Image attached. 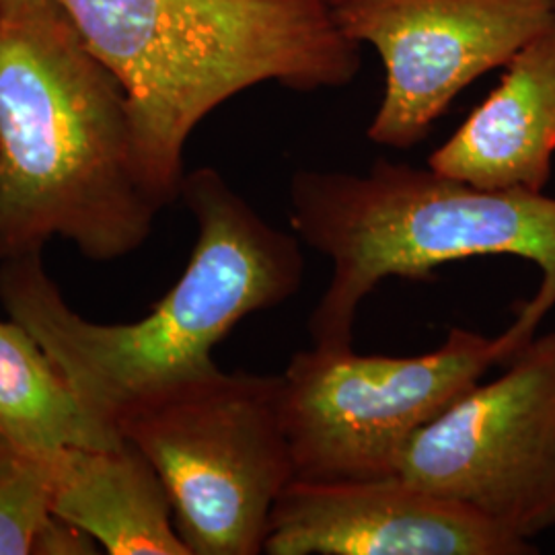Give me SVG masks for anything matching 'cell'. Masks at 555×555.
<instances>
[{
  "instance_id": "obj_1",
  "label": "cell",
  "mask_w": 555,
  "mask_h": 555,
  "mask_svg": "<svg viewBox=\"0 0 555 555\" xmlns=\"http://www.w3.org/2000/svg\"><path fill=\"white\" fill-rule=\"evenodd\" d=\"M179 198L196 222V243L178 282L139 321L80 318L41 256L0 261L7 315L38 339L82 403L112 424L144 397L219 369L212 352L237 323L302 286L300 238L261 219L217 169L185 173Z\"/></svg>"
},
{
  "instance_id": "obj_2",
  "label": "cell",
  "mask_w": 555,
  "mask_h": 555,
  "mask_svg": "<svg viewBox=\"0 0 555 555\" xmlns=\"http://www.w3.org/2000/svg\"><path fill=\"white\" fill-rule=\"evenodd\" d=\"M160 204L140 167L124 87L59 9L0 20V261L62 238L130 256Z\"/></svg>"
},
{
  "instance_id": "obj_3",
  "label": "cell",
  "mask_w": 555,
  "mask_h": 555,
  "mask_svg": "<svg viewBox=\"0 0 555 555\" xmlns=\"http://www.w3.org/2000/svg\"><path fill=\"white\" fill-rule=\"evenodd\" d=\"M126 91L140 167L160 208L179 198L183 151L224 101L274 80L350 85L360 43L318 0H56Z\"/></svg>"
},
{
  "instance_id": "obj_4",
  "label": "cell",
  "mask_w": 555,
  "mask_h": 555,
  "mask_svg": "<svg viewBox=\"0 0 555 555\" xmlns=\"http://www.w3.org/2000/svg\"><path fill=\"white\" fill-rule=\"evenodd\" d=\"M291 227L332 261L309 319L315 346H352L358 307L385 278L428 282L456 259L515 256L541 272L535 297L496 337L500 364L535 339L555 307V198L543 192L481 190L430 167L378 159L364 176L295 173Z\"/></svg>"
},
{
  "instance_id": "obj_5",
  "label": "cell",
  "mask_w": 555,
  "mask_h": 555,
  "mask_svg": "<svg viewBox=\"0 0 555 555\" xmlns=\"http://www.w3.org/2000/svg\"><path fill=\"white\" fill-rule=\"evenodd\" d=\"M116 424L159 474L190 554H263L278 498L297 479L282 375L215 369L144 397Z\"/></svg>"
},
{
  "instance_id": "obj_6",
  "label": "cell",
  "mask_w": 555,
  "mask_h": 555,
  "mask_svg": "<svg viewBox=\"0 0 555 555\" xmlns=\"http://www.w3.org/2000/svg\"><path fill=\"white\" fill-rule=\"evenodd\" d=\"M500 364L496 339L463 327L422 357H358L315 346L282 375V416L297 479L364 481L399 476L417 430Z\"/></svg>"
},
{
  "instance_id": "obj_7",
  "label": "cell",
  "mask_w": 555,
  "mask_h": 555,
  "mask_svg": "<svg viewBox=\"0 0 555 555\" xmlns=\"http://www.w3.org/2000/svg\"><path fill=\"white\" fill-rule=\"evenodd\" d=\"M399 476L529 543L555 527V332L417 430Z\"/></svg>"
},
{
  "instance_id": "obj_8",
  "label": "cell",
  "mask_w": 555,
  "mask_h": 555,
  "mask_svg": "<svg viewBox=\"0 0 555 555\" xmlns=\"http://www.w3.org/2000/svg\"><path fill=\"white\" fill-rule=\"evenodd\" d=\"M334 17L385 64V93L369 139L410 149L463 89L506 66L555 11L552 0H352Z\"/></svg>"
},
{
  "instance_id": "obj_9",
  "label": "cell",
  "mask_w": 555,
  "mask_h": 555,
  "mask_svg": "<svg viewBox=\"0 0 555 555\" xmlns=\"http://www.w3.org/2000/svg\"><path fill=\"white\" fill-rule=\"evenodd\" d=\"M268 555H527L529 541L405 477L295 479L278 498Z\"/></svg>"
},
{
  "instance_id": "obj_10",
  "label": "cell",
  "mask_w": 555,
  "mask_h": 555,
  "mask_svg": "<svg viewBox=\"0 0 555 555\" xmlns=\"http://www.w3.org/2000/svg\"><path fill=\"white\" fill-rule=\"evenodd\" d=\"M555 153V17L506 64V75L428 167L481 190L543 192Z\"/></svg>"
},
{
  "instance_id": "obj_11",
  "label": "cell",
  "mask_w": 555,
  "mask_h": 555,
  "mask_svg": "<svg viewBox=\"0 0 555 555\" xmlns=\"http://www.w3.org/2000/svg\"><path fill=\"white\" fill-rule=\"evenodd\" d=\"M54 515L109 555H192L159 474L130 440L107 449L43 451Z\"/></svg>"
},
{
  "instance_id": "obj_12",
  "label": "cell",
  "mask_w": 555,
  "mask_h": 555,
  "mask_svg": "<svg viewBox=\"0 0 555 555\" xmlns=\"http://www.w3.org/2000/svg\"><path fill=\"white\" fill-rule=\"evenodd\" d=\"M0 435L25 449H107L124 437L93 414L38 339L15 319H0Z\"/></svg>"
},
{
  "instance_id": "obj_13",
  "label": "cell",
  "mask_w": 555,
  "mask_h": 555,
  "mask_svg": "<svg viewBox=\"0 0 555 555\" xmlns=\"http://www.w3.org/2000/svg\"><path fill=\"white\" fill-rule=\"evenodd\" d=\"M52 511L43 451L0 435V555H29Z\"/></svg>"
},
{
  "instance_id": "obj_14",
  "label": "cell",
  "mask_w": 555,
  "mask_h": 555,
  "mask_svg": "<svg viewBox=\"0 0 555 555\" xmlns=\"http://www.w3.org/2000/svg\"><path fill=\"white\" fill-rule=\"evenodd\" d=\"M101 547L77 525L52 515L34 543L31 555H95Z\"/></svg>"
},
{
  "instance_id": "obj_15",
  "label": "cell",
  "mask_w": 555,
  "mask_h": 555,
  "mask_svg": "<svg viewBox=\"0 0 555 555\" xmlns=\"http://www.w3.org/2000/svg\"><path fill=\"white\" fill-rule=\"evenodd\" d=\"M59 9L56 0H0V20H36Z\"/></svg>"
},
{
  "instance_id": "obj_16",
  "label": "cell",
  "mask_w": 555,
  "mask_h": 555,
  "mask_svg": "<svg viewBox=\"0 0 555 555\" xmlns=\"http://www.w3.org/2000/svg\"><path fill=\"white\" fill-rule=\"evenodd\" d=\"M318 2H321L323 7H327V9H332V11H336V9L348 4V2H352V0H318Z\"/></svg>"
},
{
  "instance_id": "obj_17",
  "label": "cell",
  "mask_w": 555,
  "mask_h": 555,
  "mask_svg": "<svg viewBox=\"0 0 555 555\" xmlns=\"http://www.w3.org/2000/svg\"><path fill=\"white\" fill-rule=\"evenodd\" d=\"M552 4H554V11H555V0H552Z\"/></svg>"
}]
</instances>
